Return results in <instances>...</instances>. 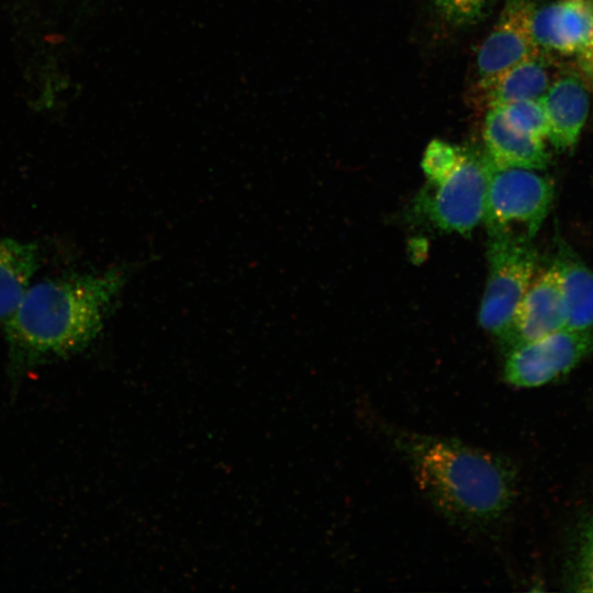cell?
<instances>
[{
	"label": "cell",
	"mask_w": 593,
	"mask_h": 593,
	"mask_svg": "<svg viewBox=\"0 0 593 593\" xmlns=\"http://www.w3.org/2000/svg\"><path fill=\"white\" fill-rule=\"evenodd\" d=\"M380 426L424 496L449 523L483 534L506 517L517 495V471L507 457L452 437Z\"/></svg>",
	"instance_id": "cell-1"
},
{
	"label": "cell",
	"mask_w": 593,
	"mask_h": 593,
	"mask_svg": "<svg viewBox=\"0 0 593 593\" xmlns=\"http://www.w3.org/2000/svg\"><path fill=\"white\" fill-rule=\"evenodd\" d=\"M124 278L114 268L30 284L2 324L13 371L20 373L88 347L101 332Z\"/></svg>",
	"instance_id": "cell-2"
},
{
	"label": "cell",
	"mask_w": 593,
	"mask_h": 593,
	"mask_svg": "<svg viewBox=\"0 0 593 593\" xmlns=\"http://www.w3.org/2000/svg\"><path fill=\"white\" fill-rule=\"evenodd\" d=\"M553 195L551 179L536 170L491 166L482 219L489 239L532 242Z\"/></svg>",
	"instance_id": "cell-3"
},
{
	"label": "cell",
	"mask_w": 593,
	"mask_h": 593,
	"mask_svg": "<svg viewBox=\"0 0 593 593\" xmlns=\"http://www.w3.org/2000/svg\"><path fill=\"white\" fill-rule=\"evenodd\" d=\"M491 164L484 152L465 148L440 182L426 183L414 202L417 214L444 232L469 234L483 219Z\"/></svg>",
	"instance_id": "cell-4"
},
{
	"label": "cell",
	"mask_w": 593,
	"mask_h": 593,
	"mask_svg": "<svg viewBox=\"0 0 593 593\" xmlns=\"http://www.w3.org/2000/svg\"><path fill=\"white\" fill-rule=\"evenodd\" d=\"M488 261L489 275L479 323L499 338L538 272L539 258L532 242L489 239Z\"/></svg>",
	"instance_id": "cell-5"
},
{
	"label": "cell",
	"mask_w": 593,
	"mask_h": 593,
	"mask_svg": "<svg viewBox=\"0 0 593 593\" xmlns=\"http://www.w3.org/2000/svg\"><path fill=\"white\" fill-rule=\"evenodd\" d=\"M593 353V329L562 327L506 351L504 380L517 388H537L568 373Z\"/></svg>",
	"instance_id": "cell-6"
},
{
	"label": "cell",
	"mask_w": 593,
	"mask_h": 593,
	"mask_svg": "<svg viewBox=\"0 0 593 593\" xmlns=\"http://www.w3.org/2000/svg\"><path fill=\"white\" fill-rule=\"evenodd\" d=\"M536 8V0H505L494 26L478 51L477 77L471 92L484 89L540 51L532 31Z\"/></svg>",
	"instance_id": "cell-7"
},
{
	"label": "cell",
	"mask_w": 593,
	"mask_h": 593,
	"mask_svg": "<svg viewBox=\"0 0 593 593\" xmlns=\"http://www.w3.org/2000/svg\"><path fill=\"white\" fill-rule=\"evenodd\" d=\"M562 327L564 310L561 289L557 270L551 262L546 269L538 270L499 340L508 351Z\"/></svg>",
	"instance_id": "cell-8"
},
{
	"label": "cell",
	"mask_w": 593,
	"mask_h": 593,
	"mask_svg": "<svg viewBox=\"0 0 593 593\" xmlns=\"http://www.w3.org/2000/svg\"><path fill=\"white\" fill-rule=\"evenodd\" d=\"M532 31L541 51L578 55L593 38V1L563 0L537 7Z\"/></svg>",
	"instance_id": "cell-9"
},
{
	"label": "cell",
	"mask_w": 593,
	"mask_h": 593,
	"mask_svg": "<svg viewBox=\"0 0 593 593\" xmlns=\"http://www.w3.org/2000/svg\"><path fill=\"white\" fill-rule=\"evenodd\" d=\"M562 72V65L555 55L540 49L484 89L471 92V100L488 110L522 100L540 99Z\"/></svg>",
	"instance_id": "cell-10"
},
{
	"label": "cell",
	"mask_w": 593,
	"mask_h": 593,
	"mask_svg": "<svg viewBox=\"0 0 593 593\" xmlns=\"http://www.w3.org/2000/svg\"><path fill=\"white\" fill-rule=\"evenodd\" d=\"M540 100L547 116V139L559 152L572 149L589 113V93L584 81L573 71H563Z\"/></svg>",
	"instance_id": "cell-11"
},
{
	"label": "cell",
	"mask_w": 593,
	"mask_h": 593,
	"mask_svg": "<svg viewBox=\"0 0 593 593\" xmlns=\"http://www.w3.org/2000/svg\"><path fill=\"white\" fill-rule=\"evenodd\" d=\"M483 141L484 154L494 168L544 170L549 165L545 142L512 127L496 108L486 110Z\"/></svg>",
	"instance_id": "cell-12"
},
{
	"label": "cell",
	"mask_w": 593,
	"mask_h": 593,
	"mask_svg": "<svg viewBox=\"0 0 593 593\" xmlns=\"http://www.w3.org/2000/svg\"><path fill=\"white\" fill-rule=\"evenodd\" d=\"M561 289L564 327L593 329V271L563 239L552 259Z\"/></svg>",
	"instance_id": "cell-13"
},
{
	"label": "cell",
	"mask_w": 593,
	"mask_h": 593,
	"mask_svg": "<svg viewBox=\"0 0 593 593\" xmlns=\"http://www.w3.org/2000/svg\"><path fill=\"white\" fill-rule=\"evenodd\" d=\"M40 265L37 246L0 237V323L13 313Z\"/></svg>",
	"instance_id": "cell-14"
},
{
	"label": "cell",
	"mask_w": 593,
	"mask_h": 593,
	"mask_svg": "<svg viewBox=\"0 0 593 593\" xmlns=\"http://www.w3.org/2000/svg\"><path fill=\"white\" fill-rule=\"evenodd\" d=\"M504 120L517 131L544 141L548 134L546 112L540 99L522 100L496 107Z\"/></svg>",
	"instance_id": "cell-15"
},
{
	"label": "cell",
	"mask_w": 593,
	"mask_h": 593,
	"mask_svg": "<svg viewBox=\"0 0 593 593\" xmlns=\"http://www.w3.org/2000/svg\"><path fill=\"white\" fill-rule=\"evenodd\" d=\"M465 148L441 139H433L422 158V169L428 183L444 180L461 160Z\"/></svg>",
	"instance_id": "cell-16"
},
{
	"label": "cell",
	"mask_w": 593,
	"mask_h": 593,
	"mask_svg": "<svg viewBox=\"0 0 593 593\" xmlns=\"http://www.w3.org/2000/svg\"><path fill=\"white\" fill-rule=\"evenodd\" d=\"M572 585L577 592L593 593V506L580 533Z\"/></svg>",
	"instance_id": "cell-17"
},
{
	"label": "cell",
	"mask_w": 593,
	"mask_h": 593,
	"mask_svg": "<svg viewBox=\"0 0 593 593\" xmlns=\"http://www.w3.org/2000/svg\"><path fill=\"white\" fill-rule=\"evenodd\" d=\"M441 16L450 24L465 26L480 21L494 0H434Z\"/></svg>",
	"instance_id": "cell-18"
},
{
	"label": "cell",
	"mask_w": 593,
	"mask_h": 593,
	"mask_svg": "<svg viewBox=\"0 0 593 593\" xmlns=\"http://www.w3.org/2000/svg\"><path fill=\"white\" fill-rule=\"evenodd\" d=\"M578 61L580 70L585 75L586 79L593 87V38L591 42L578 54Z\"/></svg>",
	"instance_id": "cell-19"
}]
</instances>
